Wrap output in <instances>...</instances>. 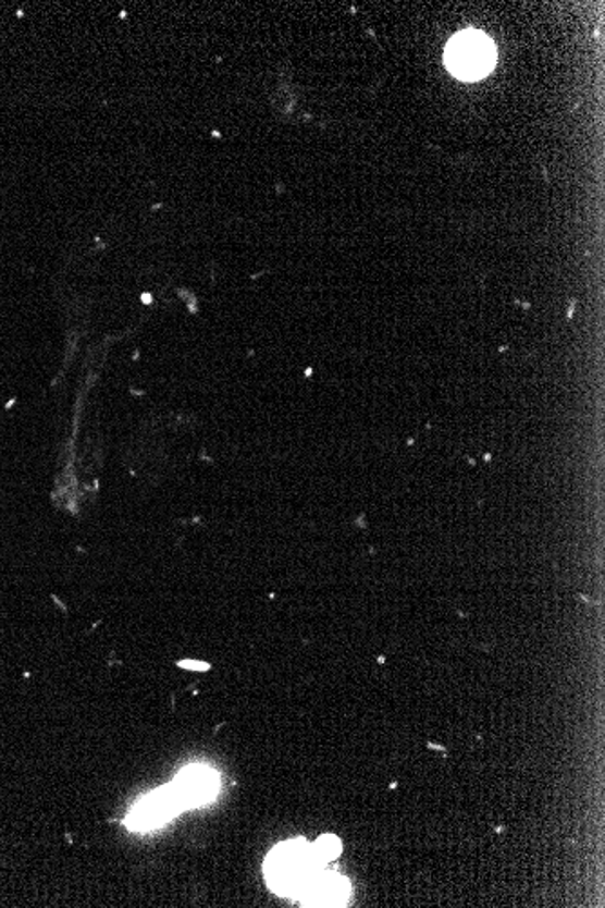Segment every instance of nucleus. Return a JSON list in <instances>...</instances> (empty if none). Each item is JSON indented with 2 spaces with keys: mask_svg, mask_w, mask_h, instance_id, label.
Here are the masks:
<instances>
[{
  "mask_svg": "<svg viewBox=\"0 0 605 908\" xmlns=\"http://www.w3.org/2000/svg\"><path fill=\"white\" fill-rule=\"evenodd\" d=\"M120 19H127V11H122V13H120Z\"/></svg>",
  "mask_w": 605,
  "mask_h": 908,
  "instance_id": "7",
  "label": "nucleus"
},
{
  "mask_svg": "<svg viewBox=\"0 0 605 908\" xmlns=\"http://www.w3.org/2000/svg\"><path fill=\"white\" fill-rule=\"evenodd\" d=\"M171 787L182 809H187V807L203 806L207 801H211L217 796L220 780L212 769L195 765V768L184 769Z\"/></svg>",
  "mask_w": 605,
  "mask_h": 908,
  "instance_id": "4",
  "label": "nucleus"
},
{
  "mask_svg": "<svg viewBox=\"0 0 605 908\" xmlns=\"http://www.w3.org/2000/svg\"><path fill=\"white\" fill-rule=\"evenodd\" d=\"M312 852L318 858L319 863H329L335 860L341 852V842L335 836H323L312 845Z\"/></svg>",
  "mask_w": 605,
  "mask_h": 908,
  "instance_id": "6",
  "label": "nucleus"
},
{
  "mask_svg": "<svg viewBox=\"0 0 605 908\" xmlns=\"http://www.w3.org/2000/svg\"><path fill=\"white\" fill-rule=\"evenodd\" d=\"M497 49L492 38L477 29L455 35L444 51V64L460 81L476 82L492 73Z\"/></svg>",
  "mask_w": 605,
  "mask_h": 908,
  "instance_id": "2",
  "label": "nucleus"
},
{
  "mask_svg": "<svg viewBox=\"0 0 605 908\" xmlns=\"http://www.w3.org/2000/svg\"><path fill=\"white\" fill-rule=\"evenodd\" d=\"M321 866L313 856L312 845L296 839L272 850L266 863L267 880L276 893H305Z\"/></svg>",
  "mask_w": 605,
  "mask_h": 908,
  "instance_id": "1",
  "label": "nucleus"
},
{
  "mask_svg": "<svg viewBox=\"0 0 605 908\" xmlns=\"http://www.w3.org/2000/svg\"><path fill=\"white\" fill-rule=\"evenodd\" d=\"M305 893L307 896H302V899L308 905H319V907L339 905L348 896V883L343 878L332 876V874H318Z\"/></svg>",
  "mask_w": 605,
  "mask_h": 908,
  "instance_id": "5",
  "label": "nucleus"
},
{
  "mask_svg": "<svg viewBox=\"0 0 605 908\" xmlns=\"http://www.w3.org/2000/svg\"><path fill=\"white\" fill-rule=\"evenodd\" d=\"M180 811H182V806H180L178 798L174 795L173 787L168 785L147 796L146 800H141L135 807V811L131 812L127 823L135 831H151L176 817Z\"/></svg>",
  "mask_w": 605,
  "mask_h": 908,
  "instance_id": "3",
  "label": "nucleus"
}]
</instances>
